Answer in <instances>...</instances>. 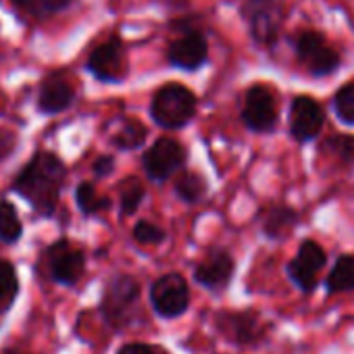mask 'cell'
<instances>
[{
    "mask_svg": "<svg viewBox=\"0 0 354 354\" xmlns=\"http://www.w3.org/2000/svg\"><path fill=\"white\" fill-rule=\"evenodd\" d=\"M63 182L65 167L61 158L50 152H38L15 180V192L26 198L38 215L48 217L57 209Z\"/></svg>",
    "mask_w": 354,
    "mask_h": 354,
    "instance_id": "6da1fadb",
    "label": "cell"
},
{
    "mask_svg": "<svg viewBox=\"0 0 354 354\" xmlns=\"http://www.w3.org/2000/svg\"><path fill=\"white\" fill-rule=\"evenodd\" d=\"M196 113V96L182 84L162 86L150 104L152 119L165 129L184 127Z\"/></svg>",
    "mask_w": 354,
    "mask_h": 354,
    "instance_id": "7a4b0ae2",
    "label": "cell"
},
{
    "mask_svg": "<svg viewBox=\"0 0 354 354\" xmlns=\"http://www.w3.org/2000/svg\"><path fill=\"white\" fill-rule=\"evenodd\" d=\"M150 302L160 317L175 319L184 315L190 304V290L186 279L177 273L158 277L150 288Z\"/></svg>",
    "mask_w": 354,
    "mask_h": 354,
    "instance_id": "3957f363",
    "label": "cell"
},
{
    "mask_svg": "<svg viewBox=\"0 0 354 354\" xmlns=\"http://www.w3.org/2000/svg\"><path fill=\"white\" fill-rule=\"evenodd\" d=\"M138 298H140V286L133 277H129V275L115 277L109 283L104 298H102L104 319L115 327L129 323V317H131V310H133Z\"/></svg>",
    "mask_w": 354,
    "mask_h": 354,
    "instance_id": "277c9868",
    "label": "cell"
},
{
    "mask_svg": "<svg viewBox=\"0 0 354 354\" xmlns=\"http://www.w3.org/2000/svg\"><path fill=\"white\" fill-rule=\"evenodd\" d=\"M144 169L150 180L165 182L180 169L186 160L184 146L173 138H160L156 140L146 152H144Z\"/></svg>",
    "mask_w": 354,
    "mask_h": 354,
    "instance_id": "5b68a950",
    "label": "cell"
},
{
    "mask_svg": "<svg viewBox=\"0 0 354 354\" xmlns=\"http://www.w3.org/2000/svg\"><path fill=\"white\" fill-rule=\"evenodd\" d=\"M296 53L313 75H327L339 65V55L327 46L325 38L317 32L300 34L296 40Z\"/></svg>",
    "mask_w": 354,
    "mask_h": 354,
    "instance_id": "8992f818",
    "label": "cell"
},
{
    "mask_svg": "<svg viewBox=\"0 0 354 354\" xmlns=\"http://www.w3.org/2000/svg\"><path fill=\"white\" fill-rule=\"evenodd\" d=\"M244 123L252 131H271L277 123V104L275 96L267 86H252L246 92L244 111H242Z\"/></svg>",
    "mask_w": 354,
    "mask_h": 354,
    "instance_id": "52a82bcc",
    "label": "cell"
},
{
    "mask_svg": "<svg viewBox=\"0 0 354 354\" xmlns=\"http://www.w3.org/2000/svg\"><path fill=\"white\" fill-rule=\"evenodd\" d=\"M323 265H325L323 248L317 242L306 240L302 242L298 257L288 265V273H290V279L302 292H313L317 288V275L323 269Z\"/></svg>",
    "mask_w": 354,
    "mask_h": 354,
    "instance_id": "ba28073f",
    "label": "cell"
},
{
    "mask_svg": "<svg viewBox=\"0 0 354 354\" xmlns=\"http://www.w3.org/2000/svg\"><path fill=\"white\" fill-rule=\"evenodd\" d=\"M88 69L102 82H121L127 71L121 42L109 40L96 46L88 57Z\"/></svg>",
    "mask_w": 354,
    "mask_h": 354,
    "instance_id": "9c48e42d",
    "label": "cell"
},
{
    "mask_svg": "<svg viewBox=\"0 0 354 354\" xmlns=\"http://www.w3.org/2000/svg\"><path fill=\"white\" fill-rule=\"evenodd\" d=\"M244 13L250 21L254 40L267 46L273 44L279 34V24H281V11L273 0H250Z\"/></svg>",
    "mask_w": 354,
    "mask_h": 354,
    "instance_id": "30bf717a",
    "label": "cell"
},
{
    "mask_svg": "<svg viewBox=\"0 0 354 354\" xmlns=\"http://www.w3.org/2000/svg\"><path fill=\"white\" fill-rule=\"evenodd\" d=\"M323 109L317 100L308 96L294 98L290 113V131L298 142H308L317 138L323 127Z\"/></svg>",
    "mask_w": 354,
    "mask_h": 354,
    "instance_id": "8fae6325",
    "label": "cell"
},
{
    "mask_svg": "<svg viewBox=\"0 0 354 354\" xmlns=\"http://www.w3.org/2000/svg\"><path fill=\"white\" fill-rule=\"evenodd\" d=\"M48 261H50V275L55 281L63 283V286H73L77 283V279L84 273V254L69 246L67 242H59L50 248L48 252Z\"/></svg>",
    "mask_w": 354,
    "mask_h": 354,
    "instance_id": "7c38bea8",
    "label": "cell"
},
{
    "mask_svg": "<svg viewBox=\"0 0 354 354\" xmlns=\"http://www.w3.org/2000/svg\"><path fill=\"white\" fill-rule=\"evenodd\" d=\"M207 55H209L207 40L198 32L186 34L180 40H175L169 46V53H167L169 63L173 67L188 69V71H194V69L203 67L205 61H207Z\"/></svg>",
    "mask_w": 354,
    "mask_h": 354,
    "instance_id": "4fadbf2b",
    "label": "cell"
},
{
    "mask_svg": "<svg viewBox=\"0 0 354 354\" xmlns=\"http://www.w3.org/2000/svg\"><path fill=\"white\" fill-rule=\"evenodd\" d=\"M232 275H234V261L225 250H213L194 271L196 281L209 290L225 288Z\"/></svg>",
    "mask_w": 354,
    "mask_h": 354,
    "instance_id": "5bb4252c",
    "label": "cell"
},
{
    "mask_svg": "<svg viewBox=\"0 0 354 354\" xmlns=\"http://www.w3.org/2000/svg\"><path fill=\"white\" fill-rule=\"evenodd\" d=\"M73 86L61 77V75H50L44 80L42 88H40V96H38V106L42 113H61L65 111L71 102H73Z\"/></svg>",
    "mask_w": 354,
    "mask_h": 354,
    "instance_id": "9a60e30c",
    "label": "cell"
},
{
    "mask_svg": "<svg viewBox=\"0 0 354 354\" xmlns=\"http://www.w3.org/2000/svg\"><path fill=\"white\" fill-rule=\"evenodd\" d=\"M354 290V257H339L327 277V292H348Z\"/></svg>",
    "mask_w": 354,
    "mask_h": 354,
    "instance_id": "2e32d148",
    "label": "cell"
},
{
    "mask_svg": "<svg viewBox=\"0 0 354 354\" xmlns=\"http://www.w3.org/2000/svg\"><path fill=\"white\" fill-rule=\"evenodd\" d=\"M221 325L238 342H250L257 335V319L252 315H225L221 317Z\"/></svg>",
    "mask_w": 354,
    "mask_h": 354,
    "instance_id": "e0dca14e",
    "label": "cell"
},
{
    "mask_svg": "<svg viewBox=\"0 0 354 354\" xmlns=\"http://www.w3.org/2000/svg\"><path fill=\"white\" fill-rule=\"evenodd\" d=\"M19 292V281L13 265L9 261H0V313L11 308Z\"/></svg>",
    "mask_w": 354,
    "mask_h": 354,
    "instance_id": "ac0fdd59",
    "label": "cell"
},
{
    "mask_svg": "<svg viewBox=\"0 0 354 354\" xmlns=\"http://www.w3.org/2000/svg\"><path fill=\"white\" fill-rule=\"evenodd\" d=\"M146 140V127L136 121V119H129L121 125V129L115 133L113 138V144L121 150H133V148H140Z\"/></svg>",
    "mask_w": 354,
    "mask_h": 354,
    "instance_id": "d6986e66",
    "label": "cell"
},
{
    "mask_svg": "<svg viewBox=\"0 0 354 354\" xmlns=\"http://www.w3.org/2000/svg\"><path fill=\"white\" fill-rule=\"evenodd\" d=\"M75 201H77L82 213H86V215H96V213L106 211L111 207V201L106 196H98L96 194V188L90 182H82L77 186Z\"/></svg>",
    "mask_w": 354,
    "mask_h": 354,
    "instance_id": "ffe728a7",
    "label": "cell"
},
{
    "mask_svg": "<svg viewBox=\"0 0 354 354\" xmlns=\"http://www.w3.org/2000/svg\"><path fill=\"white\" fill-rule=\"evenodd\" d=\"M21 221L17 217V211L11 203H0V240L3 242H17L21 238Z\"/></svg>",
    "mask_w": 354,
    "mask_h": 354,
    "instance_id": "44dd1931",
    "label": "cell"
},
{
    "mask_svg": "<svg viewBox=\"0 0 354 354\" xmlns=\"http://www.w3.org/2000/svg\"><path fill=\"white\" fill-rule=\"evenodd\" d=\"M175 190H177V196H180L184 203L194 205V203H198V201L205 196L207 184H205V180H203V177H201L198 173L188 171V173H184V175L180 177V182H177Z\"/></svg>",
    "mask_w": 354,
    "mask_h": 354,
    "instance_id": "7402d4cb",
    "label": "cell"
},
{
    "mask_svg": "<svg viewBox=\"0 0 354 354\" xmlns=\"http://www.w3.org/2000/svg\"><path fill=\"white\" fill-rule=\"evenodd\" d=\"M292 225H296V213L288 207H277L265 219V234L271 238H281Z\"/></svg>",
    "mask_w": 354,
    "mask_h": 354,
    "instance_id": "603a6c76",
    "label": "cell"
},
{
    "mask_svg": "<svg viewBox=\"0 0 354 354\" xmlns=\"http://www.w3.org/2000/svg\"><path fill=\"white\" fill-rule=\"evenodd\" d=\"M11 3L28 13L30 17H36V19H44V17H50L53 13H59L69 0H11Z\"/></svg>",
    "mask_w": 354,
    "mask_h": 354,
    "instance_id": "cb8c5ba5",
    "label": "cell"
},
{
    "mask_svg": "<svg viewBox=\"0 0 354 354\" xmlns=\"http://www.w3.org/2000/svg\"><path fill=\"white\" fill-rule=\"evenodd\" d=\"M144 198V186L136 180V177H127V180L121 182L119 188V205H121V213L123 215H131L138 211L140 203Z\"/></svg>",
    "mask_w": 354,
    "mask_h": 354,
    "instance_id": "d4e9b609",
    "label": "cell"
},
{
    "mask_svg": "<svg viewBox=\"0 0 354 354\" xmlns=\"http://www.w3.org/2000/svg\"><path fill=\"white\" fill-rule=\"evenodd\" d=\"M335 113L344 123L354 125V84L344 86L337 94H335Z\"/></svg>",
    "mask_w": 354,
    "mask_h": 354,
    "instance_id": "484cf974",
    "label": "cell"
},
{
    "mask_svg": "<svg viewBox=\"0 0 354 354\" xmlns=\"http://www.w3.org/2000/svg\"><path fill=\"white\" fill-rule=\"evenodd\" d=\"M133 238L142 244H160L165 240V232L160 227H156L154 223L148 221H140L133 227Z\"/></svg>",
    "mask_w": 354,
    "mask_h": 354,
    "instance_id": "4316f807",
    "label": "cell"
},
{
    "mask_svg": "<svg viewBox=\"0 0 354 354\" xmlns=\"http://www.w3.org/2000/svg\"><path fill=\"white\" fill-rule=\"evenodd\" d=\"M329 148L339 154L342 158H348L352 160L354 158V138H348V136H335L331 142H329Z\"/></svg>",
    "mask_w": 354,
    "mask_h": 354,
    "instance_id": "83f0119b",
    "label": "cell"
},
{
    "mask_svg": "<svg viewBox=\"0 0 354 354\" xmlns=\"http://www.w3.org/2000/svg\"><path fill=\"white\" fill-rule=\"evenodd\" d=\"M17 146V136L9 129H0V158H7Z\"/></svg>",
    "mask_w": 354,
    "mask_h": 354,
    "instance_id": "f1b7e54d",
    "label": "cell"
},
{
    "mask_svg": "<svg viewBox=\"0 0 354 354\" xmlns=\"http://www.w3.org/2000/svg\"><path fill=\"white\" fill-rule=\"evenodd\" d=\"M117 354H158V350L148 344H125Z\"/></svg>",
    "mask_w": 354,
    "mask_h": 354,
    "instance_id": "f546056e",
    "label": "cell"
},
{
    "mask_svg": "<svg viewBox=\"0 0 354 354\" xmlns=\"http://www.w3.org/2000/svg\"><path fill=\"white\" fill-rule=\"evenodd\" d=\"M113 156H102V158H98L96 162H94V173L98 175V177H102V175H109L111 171H113Z\"/></svg>",
    "mask_w": 354,
    "mask_h": 354,
    "instance_id": "4dcf8cb0",
    "label": "cell"
},
{
    "mask_svg": "<svg viewBox=\"0 0 354 354\" xmlns=\"http://www.w3.org/2000/svg\"><path fill=\"white\" fill-rule=\"evenodd\" d=\"M9 354H21V352H9Z\"/></svg>",
    "mask_w": 354,
    "mask_h": 354,
    "instance_id": "1f68e13d",
    "label": "cell"
}]
</instances>
